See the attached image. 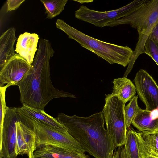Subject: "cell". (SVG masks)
I'll return each mask as SVG.
<instances>
[{
	"instance_id": "13",
	"label": "cell",
	"mask_w": 158,
	"mask_h": 158,
	"mask_svg": "<svg viewBox=\"0 0 158 158\" xmlns=\"http://www.w3.org/2000/svg\"><path fill=\"white\" fill-rule=\"evenodd\" d=\"M20 110L24 114L41 123L58 131L68 132L67 129L56 119L49 115L44 111L40 109L23 104Z\"/></svg>"
},
{
	"instance_id": "14",
	"label": "cell",
	"mask_w": 158,
	"mask_h": 158,
	"mask_svg": "<svg viewBox=\"0 0 158 158\" xmlns=\"http://www.w3.org/2000/svg\"><path fill=\"white\" fill-rule=\"evenodd\" d=\"M140 158L145 156L158 158V131L148 134L135 131Z\"/></svg>"
},
{
	"instance_id": "20",
	"label": "cell",
	"mask_w": 158,
	"mask_h": 158,
	"mask_svg": "<svg viewBox=\"0 0 158 158\" xmlns=\"http://www.w3.org/2000/svg\"><path fill=\"white\" fill-rule=\"evenodd\" d=\"M125 146L131 158H140L135 131L131 126L127 128Z\"/></svg>"
},
{
	"instance_id": "11",
	"label": "cell",
	"mask_w": 158,
	"mask_h": 158,
	"mask_svg": "<svg viewBox=\"0 0 158 158\" xmlns=\"http://www.w3.org/2000/svg\"><path fill=\"white\" fill-rule=\"evenodd\" d=\"M131 124L139 131L145 134L158 131V109L150 111L139 108Z\"/></svg>"
},
{
	"instance_id": "9",
	"label": "cell",
	"mask_w": 158,
	"mask_h": 158,
	"mask_svg": "<svg viewBox=\"0 0 158 158\" xmlns=\"http://www.w3.org/2000/svg\"><path fill=\"white\" fill-rule=\"evenodd\" d=\"M138 95L146 106V110L158 109V85L145 70H139L133 80Z\"/></svg>"
},
{
	"instance_id": "3",
	"label": "cell",
	"mask_w": 158,
	"mask_h": 158,
	"mask_svg": "<svg viewBox=\"0 0 158 158\" xmlns=\"http://www.w3.org/2000/svg\"><path fill=\"white\" fill-rule=\"evenodd\" d=\"M57 28L64 32L69 38L78 42L111 64H117L126 67L131 61L134 51L127 46H121L99 40L90 36L58 19Z\"/></svg>"
},
{
	"instance_id": "15",
	"label": "cell",
	"mask_w": 158,
	"mask_h": 158,
	"mask_svg": "<svg viewBox=\"0 0 158 158\" xmlns=\"http://www.w3.org/2000/svg\"><path fill=\"white\" fill-rule=\"evenodd\" d=\"M16 29L11 27L4 32L0 37V68L3 66L15 54L14 48L17 38Z\"/></svg>"
},
{
	"instance_id": "1",
	"label": "cell",
	"mask_w": 158,
	"mask_h": 158,
	"mask_svg": "<svg viewBox=\"0 0 158 158\" xmlns=\"http://www.w3.org/2000/svg\"><path fill=\"white\" fill-rule=\"evenodd\" d=\"M54 53L49 40H40L31 68L16 85L19 87L20 101L23 104L44 110L46 105L54 98L76 97L71 93L55 88L52 84L50 60Z\"/></svg>"
},
{
	"instance_id": "25",
	"label": "cell",
	"mask_w": 158,
	"mask_h": 158,
	"mask_svg": "<svg viewBox=\"0 0 158 158\" xmlns=\"http://www.w3.org/2000/svg\"><path fill=\"white\" fill-rule=\"evenodd\" d=\"M118 147L114 153L112 158H131L125 145Z\"/></svg>"
},
{
	"instance_id": "10",
	"label": "cell",
	"mask_w": 158,
	"mask_h": 158,
	"mask_svg": "<svg viewBox=\"0 0 158 158\" xmlns=\"http://www.w3.org/2000/svg\"><path fill=\"white\" fill-rule=\"evenodd\" d=\"M32 67L31 64L19 54H15L0 69V87L5 84L9 87L16 85Z\"/></svg>"
},
{
	"instance_id": "21",
	"label": "cell",
	"mask_w": 158,
	"mask_h": 158,
	"mask_svg": "<svg viewBox=\"0 0 158 158\" xmlns=\"http://www.w3.org/2000/svg\"><path fill=\"white\" fill-rule=\"evenodd\" d=\"M139 108L138 104V96L135 95L124 107L126 124L127 129L131 126L133 118Z\"/></svg>"
},
{
	"instance_id": "12",
	"label": "cell",
	"mask_w": 158,
	"mask_h": 158,
	"mask_svg": "<svg viewBox=\"0 0 158 158\" xmlns=\"http://www.w3.org/2000/svg\"><path fill=\"white\" fill-rule=\"evenodd\" d=\"M39 38L36 33L25 32L21 34L17 39L15 51L30 64L32 63L35 53L38 50Z\"/></svg>"
},
{
	"instance_id": "24",
	"label": "cell",
	"mask_w": 158,
	"mask_h": 158,
	"mask_svg": "<svg viewBox=\"0 0 158 158\" xmlns=\"http://www.w3.org/2000/svg\"><path fill=\"white\" fill-rule=\"evenodd\" d=\"M9 86L6 85L3 87H0V136L2 134L4 121L8 109L5 101V93L6 89Z\"/></svg>"
},
{
	"instance_id": "17",
	"label": "cell",
	"mask_w": 158,
	"mask_h": 158,
	"mask_svg": "<svg viewBox=\"0 0 158 158\" xmlns=\"http://www.w3.org/2000/svg\"><path fill=\"white\" fill-rule=\"evenodd\" d=\"M113 90L111 94L117 96L125 104L135 95V86L130 79L126 77L115 79L113 81Z\"/></svg>"
},
{
	"instance_id": "5",
	"label": "cell",
	"mask_w": 158,
	"mask_h": 158,
	"mask_svg": "<svg viewBox=\"0 0 158 158\" xmlns=\"http://www.w3.org/2000/svg\"><path fill=\"white\" fill-rule=\"evenodd\" d=\"M22 114L24 124L31 128L35 133L37 148L50 146L81 153L86 152L68 132L58 131Z\"/></svg>"
},
{
	"instance_id": "2",
	"label": "cell",
	"mask_w": 158,
	"mask_h": 158,
	"mask_svg": "<svg viewBox=\"0 0 158 158\" xmlns=\"http://www.w3.org/2000/svg\"><path fill=\"white\" fill-rule=\"evenodd\" d=\"M56 118L85 152L95 158H112L116 148L105 128L103 111L86 117L60 113Z\"/></svg>"
},
{
	"instance_id": "22",
	"label": "cell",
	"mask_w": 158,
	"mask_h": 158,
	"mask_svg": "<svg viewBox=\"0 0 158 158\" xmlns=\"http://www.w3.org/2000/svg\"><path fill=\"white\" fill-rule=\"evenodd\" d=\"M20 121H17L16 125V144L15 153L16 156L19 155H29L28 150L24 141L20 124Z\"/></svg>"
},
{
	"instance_id": "6",
	"label": "cell",
	"mask_w": 158,
	"mask_h": 158,
	"mask_svg": "<svg viewBox=\"0 0 158 158\" xmlns=\"http://www.w3.org/2000/svg\"><path fill=\"white\" fill-rule=\"evenodd\" d=\"M103 112L106 130L116 148L125 145L127 128L124 112L125 104L116 96L105 95Z\"/></svg>"
},
{
	"instance_id": "27",
	"label": "cell",
	"mask_w": 158,
	"mask_h": 158,
	"mask_svg": "<svg viewBox=\"0 0 158 158\" xmlns=\"http://www.w3.org/2000/svg\"><path fill=\"white\" fill-rule=\"evenodd\" d=\"M148 37L158 44V23L153 28Z\"/></svg>"
},
{
	"instance_id": "8",
	"label": "cell",
	"mask_w": 158,
	"mask_h": 158,
	"mask_svg": "<svg viewBox=\"0 0 158 158\" xmlns=\"http://www.w3.org/2000/svg\"><path fill=\"white\" fill-rule=\"evenodd\" d=\"M21 121L18 108L9 107L5 117L3 128L0 136V158H16V125Z\"/></svg>"
},
{
	"instance_id": "28",
	"label": "cell",
	"mask_w": 158,
	"mask_h": 158,
	"mask_svg": "<svg viewBox=\"0 0 158 158\" xmlns=\"http://www.w3.org/2000/svg\"><path fill=\"white\" fill-rule=\"evenodd\" d=\"M143 158H158L157 157H154L151 156H145L143 157Z\"/></svg>"
},
{
	"instance_id": "18",
	"label": "cell",
	"mask_w": 158,
	"mask_h": 158,
	"mask_svg": "<svg viewBox=\"0 0 158 158\" xmlns=\"http://www.w3.org/2000/svg\"><path fill=\"white\" fill-rule=\"evenodd\" d=\"M20 124L23 138L28 151V158H34V153L37 148L35 133L31 128L21 121Z\"/></svg>"
},
{
	"instance_id": "19",
	"label": "cell",
	"mask_w": 158,
	"mask_h": 158,
	"mask_svg": "<svg viewBox=\"0 0 158 158\" xmlns=\"http://www.w3.org/2000/svg\"><path fill=\"white\" fill-rule=\"evenodd\" d=\"M47 14V18L51 19L59 15L64 9L68 0H43Z\"/></svg>"
},
{
	"instance_id": "7",
	"label": "cell",
	"mask_w": 158,
	"mask_h": 158,
	"mask_svg": "<svg viewBox=\"0 0 158 158\" xmlns=\"http://www.w3.org/2000/svg\"><path fill=\"white\" fill-rule=\"evenodd\" d=\"M146 0H135L118 9L109 11H99L81 6L75 12V18L102 28L110 22L120 18L132 12Z\"/></svg>"
},
{
	"instance_id": "4",
	"label": "cell",
	"mask_w": 158,
	"mask_h": 158,
	"mask_svg": "<svg viewBox=\"0 0 158 158\" xmlns=\"http://www.w3.org/2000/svg\"><path fill=\"white\" fill-rule=\"evenodd\" d=\"M158 23V0H146L142 5L128 15L109 23L107 26L129 24L136 29L138 41L134 51L132 60L135 61L143 53L145 42L154 26Z\"/></svg>"
},
{
	"instance_id": "23",
	"label": "cell",
	"mask_w": 158,
	"mask_h": 158,
	"mask_svg": "<svg viewBox=\"0 0 158 158\" xmlns=\"http://www.w3.org/2000/svg\"><path fill=\"white\" fill-rule=\"evenodd\" d=\"M143 53L150 56L158 66V44L149 37L144 45Z\"/></svg>"
},
{
	"instance_id": "26",
	"label": "cell",
	"mask_w": 158,
	"mask_h": 158,
	"mask_svg": "<svg viewBox=\"0 0 158 158\" xmlns=\"http://www.w3.org/2000/svg\"><path fill=\"white\" fill-rule=\"evenodd\" d=\"M24 0H8L7 1V12L15 10L18 8Z\"/></svg>"
},
{
	"instance_id": "16",
	"label": "cell",
	"mask_w": 158,
	"mask_h": 158,
	"mask_svg": "<svg viewBox=\"0 0 158 158\" xmlns=\"http://www.w3.org/2000/svg\"><path fill=\"white\" fill-rule=\"evenodd\" d=\"M34 158H91L85 153L72 152L50 146L37 148L34 153Z\"/></svg>"
}]
</instances>
